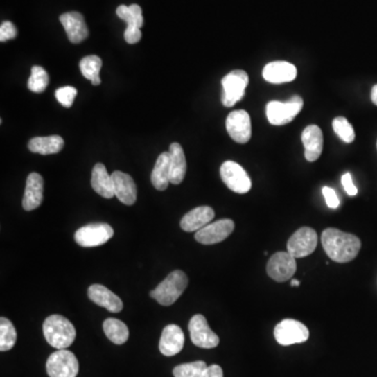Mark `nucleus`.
<instances>
[{
	"instance_id": "obj_1",
	"label": "nucleus",
	"mask_w": 377,
	"mask_h": 377,
	"mask_svg": "<svg viewBox=\"0 0 377 377\" xmlns=\"http://www.w3.org/2000/svg\"><path fill=\"white\" fill-rule=\"evenodd\" d=\"M321 240L328 257L337 263H347L356 259L362 247V243L356 235L335 227L326 229Z\"/></svg>"
},
{
	"instance_id": "obj_2",
	"label": "nucleus",
	"mask_w": 377,
	"mask_h": 377,
	"mask_svg": "<svg viewBox=\"0 0 377 377\" xmlns=\"http://www.w3.org/2000/svg\"><path fill=\"white\" fill-rule=\"evenodd\" d=\"M43 335L52 347L67 349L75 342L76 329L67 317L53 315L43 323Z\"/></svg>"
},
{
	"instance_id": "obj_3",
	"label": "nucleus",
	"mask_w": 377,
	"mask_h": 377,
	"mask_svg": "<svg viewBox=\"0 0 377 377\" xmlns=\"http://www.w3.org/2000/svg\"><path fill=\"white\" fill-rule=\"evenodd\" d=\"M188 284L186 274L182 270H174L155 290L150 296L164 306H170L178 300Z\"/></svg>"
},
{
	"instance_id": "obj_4",
	"label": "nucleus",
	"mask_w": 377,
	"mask_h": 377,
	"mask_svg": "<svg viewBox=\"0 0 377 377\" xmlns=\"http://www.w3.org/2000/svg\"><path fill=\"white\" fill-rule=\"evenodd\" d=\"M249 81V75L241 69L231 71L223 78L221 81L223 88L221 102L225 107H233L237 102L243 100Z\"/></svg>"
},
{
	"instance_id": "obj_5",
	"label": "nucleus",
	"mask_w": 377,
	"mask_h": 377,
	"mask_svg": "<svg viewBox=\"0 0 377 377\" xmlns=\"http://www.w3.org/2000/svg\"><path fill=\"white\" fill-rule=\"evenodd\" d=\"M304 102L300 96H294L286 103L272 101L266 106L268 122L274 126H282L292 122L302 110Z\"/></svg>"
},
{
	"instance_id": "obj_6",
	"label": "nucleus",
	"mask_w": 377,
	"mask_h": 377,
	"mask_svg": "<svg viewBox=\"0 0 377 377\" xmlns=\"http://www.w3.org/2000/svg\"><path fill=\"white\" fill-rule=\"evenodd\" d=\"M114 234V229L107 223H90L76 231L75 240L80 247H100L110 240Z\"/></svg>"
},
{
	"instance_id": "obj_7",
	"label": "nucleus",
	"mask_w": 377,
	"mask_h": 377,
	"mask_svg": "<svg viewBox=\"0 0 377 377\" xmlns=\"http://www.w3.org/2000/svg\"><path fill=\"white\" fill-rule=\"evenodd\" d=\"M46 371L50 377H77L79 362L73 352L58 350L51 354L47 360Z\"/></svg>"
},
{
	"instance_id": "obj_8",
	"label": "nucleus",
	"mask_w": 377,
	"mask_h": 377,
	"mask_svg": "<svg viewBox=\"0 0 377 377\" xmlns=\"http://www.w3.org/2000/svg\"><path fill=\"white\" fill-rule=\"evenodd\" d=\"M274 335L280 345L290 346L306 342L309 339V330L301 322L286 319L274 327Z\"/></svg>"
},
{
	"instance_id": "obj_9",
	"label": "nucleus",
	"mask_w": 377,
	"mask_h": 377,
	"mask_svg": "<svg viewBox=\"0 0 377 377\" xmlns=\"http://www.w3.org/2000/svg\"><path fill=\"white\" fill-rule=\"evenodd\" d=\"M220 176L227 188L235 193L245 194L251 190L252 182L249 174L235 161H225L220 167Z\"/></svg>"
},
{
	"instance_id": "obj_10",
	"label": "nucleus",
	"mask_w": 377,
	"mask_h": 377,
	"mask_svg": "<svg viewBox=\"0 0 377 377\" xmlns=\"http://www.w3.org/2000/svg\"><path fill=\"white\" fill-rule=\"evenodd\" d=\"M317 234L315 229L308 227H303L292 234L288 239V252L292 257H307L317 249Z\"/></svg>"
},
{
	"instance_id": "obj_11",
	"label": "nucleus",
	"mask_w": 377,
	"mask_h": 377,
	"mask_svg": "<svg viewBox=\"0 0 377 377\" xmlns=\"http://www.w3.org/2000/svg\"><path fill=\"white\" fill-rule=\"evenodd\" d=\"M297 270L296 258L288 252H278L268 260L266 272L276 282H286L294 277Z\"/></svg>"
},
{
	"instance_id": "obj_12",
	"label": "nucleus",
	"mask_w": 377,
	"mask_h": 377,
	"mask_svg": "<svg viewBox=\"0 0 377 377\" xmlns=\"http://www.w3.org/2000/svg\"><path fill=\"white\" fill-rule=\"evenodd\" d=\"M116 15L119 18L124 20L127 24V28L125 30L124 38L129 44H135L141 38V28L144 24V18L139 6L131 5L120 6L116 9Z\"/></svg>"
},
{
	"instance_id": "obj_13",
	"label": "nucleus",
	"mask_w": 377,
	"mask_h": 377,
	"mask_svg": "<svg viewBox=\"0 0 377 377\" xmlns=\"http://www.w3.org/2000/svg\"><path fill=\"white\" fill-rule=\"evenodd\" d=\"M188 331L192 343L198 347L212 349L218 346V335L213 333L204 315H196L190 319Z\"/></svg>"
},
{
	"instance_id": "obj_14",
	"label": "nucleus",
	"mask_w": 377,
	"mask_h": 377,
	"mask_svg": "<svg viewBox=\"0 0 377 377\" xmlns=\"http://www.w3.org/2000/svg\"><path fill=\"white\" fill-rule=\"evenodd\" d=\"M235 223L231 219H221L213 223H209L200 231H196L195 240L204 245H216L233 233Z\"/></svg>"
},
{
	"instance_id": "obj_15",
	"label": "nucleus",
	"mask_w": 377,
	"mask_h": 377,
	"mask_svg": "<svg viewBox=\"0 0 377 377\" xmlns=\"http://www.w3.org/2000/svg\"><path fill=\"white\" fill-rule=\"evenodd\" d=\"M227 133L239 144H247L252 137L251 116L245 110H235L225 121Z\"/></svg>"
},
{
	"instance_id": "obj_16",
	"label": "nucleus",
	"mask_w": 377,
	"mask_h": 377,
	"mask_svg": "<svg viewBox=\"0 0 377 377\" xmlns=\"http://www.w3.org/2000/svg\"><path fill=\"white\" fill-rule=\"evenodd\" d=\"M264 80L272 84L288 83L297 78V69L294 64L286 61H274L264 67L262 71Z\"/></svg>"
},
{
	"instance_id": "obj_17",
	"label": "nucleus",
	"mask_w": 377,
	"mask_h": 377,
	"mask_svg": "<svg viewBox=\"0 0 377 377\" xmlns=\"http://www.w3.org/2000/svg\"><path fill=\"white\" fill-rule=\"evenodd\" d=\"M114 194L118 200L127 206H132L137 202V190L134 180L128 174L114 171L112 174Z\"/></svg>"
},
{
	"instance_id": "obj_18",
	"label": "nucleus",
	"mask_w": 377,
	"mask_h": 377,
	"mask_svg": "<svg viewBox=\"0 0 377 377\" xmlns=\"http://www.w3.org/2000/svg\"><path fill=\"white\" fill-rule=\"evenodd\" d=\"M184 345V335L179 326L168 325L164 328L159 341V351L166 356H173L182 351Z\"/></svg>"
},
{
	"instance_id": "obj_19",
	"label": "nucleus",
	"mask_w": 377,
	"mask_h": 377,
	"mask_svg": "<svg viewBox=\"0 0 377 377\" xmlns=\"http://www.w3.org/2000/svg\"><path fill=\"white\" fill-rule=\"evenodd\" d=\"M60 22L65 28L71 43H81L88 37V28L82 14L69 12L60 16Z\"/></svg>"
},
{
	"instance_id": "obj_20",
	"label": "nucleus",
	"mask_w": 377,
	"mask_h": 377,
	"mask_svg": "<svg viewBox=\"0 0 377 377\" xmlns=\"http://www.w3.org/2000/svg\"><path fill=\"white\" fill-rule=\"evenodd\" d=\"M88 297L92 302L107 309L110 313H120L122 310V300L116 294L101 284H94L88 288Z\"/></svg>"
},
{
	"instance_id": "obj_21",
	"label": "nucleus",
	"mask_w": 377,
	"mask_h": 377,
	"mask_svg": "<svg viewBox=\"0 0 377 377\" xmlns=\"http://www.w3.org/2000/svg\"><path fill=\"white\" fill-rule=\"evenodd\" d=\"M302 141L305 148V159L313 163L321 157L323 151V133L317 125H309L302 133Z\"/></svg>"
},
{
	"instance_id": "obj_22",
	"label": "nucleus",
	"mask_w": 377,
	"mask_h": 377,
	"mask_svg": "<svg viewBox=\"0 0 377 377\" xmlns=\"http://www.w3.org/2000/svg\"><path fill=\"white\" fill-rule=\"evenodd\" d=\"M214 217L215 212L211 207H198L182 217L180 220V227L188 233L198 231L208 225Z\"/></svg>"
},
{
	"instance_id": "obj_23",
	"label": "nucleus",
	"mask_w": 377,
	"mask_h": 377,
	"mask_svg": "<svg viewBox=\"0 0 377 377\" xmlns=\"http://www.w3.org/2000/svg\"><path fill=\"white\" fill-rule=\"evenodd\" d=\"M43 188H44V182L40 174L30 173L28 176L24 200H22V207L24 210H35L42 204Z\"/></svg>"
},
{
	"instance_id": "obj_24",
	"label": "nucleus",
	"mask_w": 377,
	"mask_h": 377,
	"mask_svg": "<svg viewBox=\"0 0 377 377\" xmlns=\"http://www.w3.org/2000/svg\"><path fill=\"white\" fill-rule=\"evenodd\" d=\"M91 186L94 191L104 198H112L114 194V182L103 164H97L92 169Z\"/></svg>"
},
{
	"instance_id": "obj_25",
	"label": "nucleus",
	"mask_w": 377,
	"mask_h": 377,
	"mask_svg": "<svg viewBox=\"0 0 377 377\" xmlns=\"http://www.w3.org/2000/svg\"><path fill=\"white\" fill-rule=\"evenodd\" d=\"M170 182L173 184H182L186 176V161L184 149L178 143L170 145Z\"/></svg>"
},
{
	"instance_id": "obj_26",
	"label": "nucleus",
	"mask_w": 377,
	"mask_h": 377,
	"mask_svg": "<svg viewBox=\"0 0 377 377\" xmlns=\"http://www.w3.org/2000/svg\"><path fill=\"white\" fill-rule=\"evenodd\" d=\"M64 147V139L60 135L34 137L28 141V149L33 153L49 155L59 153Z\"/></svg>"
},
{
	"instance_id": "obj_27",
	"label": "nucleus",
	"mask_w": 377,
	"mask_h": 377,
	"mask_svg": "<svg viewBox=\"0 0 377 377\" xmlns=\"http://www.w3.org/2000/svg\"><path fill=\"white\" fill-rule=\"evenodd\" d=\"M151 182L159 191H164L168 188L170 182V153H161L155 163L153 168L152 174H151Z\"/></svg>"
},
{
	"instance_id": "obj_28",
	"label": "nucleus",
	"mask_w": 377,
	"mask_h": 377,
	"mask_svg": "<svg viewBox=\"0 0 377 377\" xmlns=\"http://www.w3.org/2000/svg\"><path fill=\"white\" fill-rule=\"evenodd\" d=\"M103 330L106 337L116 345H122L128 340V327L120 319H112V317L105 319L103 323Z\"/></svg>"
},
{
	"instance_id": "obj_29",
	"label": "nucleus",
	"mask_w": 377,
	"mask_h": 377,
	"mask_svg": "<svg viewBox=\"0 0 377 377\" xmlns=\"http://www.w3.org/2000/svg\"><path fill=\"white\" fill-rule=\"evenodd\" d=\"M102 69V60L98 56H87L84 57L80 61V69H81L82 75L86 79L91 81L92 85L98 86L101 84L100 79V71Z\"/></svg>"
},
{
	"instance_id": "obj_30",
	"label": "nucleus",
	"mask_w": 377,
	"mask_h": 377,
	"mask_svg": "<svg viewBox=\"0 0 377 377\" xmlns=\"http://www.w3.org/2000/svg\"><path fill=\"white\" fill-rule=\"evenodd\" d=\"M17 341V333L15 327L11 321L1 317L0 319V350L1 351H9L15 346Z\"/></svg>"
},
{
	"instance_id": "obj_31",
	"label": "nucleus",
	"mask_w": 377,
	"mask_h": 377,
	"mask_svg": "<svg viewBox=\"0 0 377 377\" xmlns=\"http://www.w3.org/2000/svg\"><path fill=\"white\" fill-rule=\"evenodd\" d=\"M206 362L202 360L178 365L173 369L174 377H202L206 369Z\"/></svg>"
},
{
	"instance_id": "obj_32",
	"label": "nucleus",
	"mask_w": 377,
	"mask_h": 377,
	"mask_svg": "<svg viewBox=\"0 0 377 377\" xmlns=\"http://www.w3.org/2000/svg\"><path fill=\"white\" fill-rule=\"evenodd\" d=\"M49 81H50L49 75L43 67H33L32 73L28 82V89L36 94H41L46 89Z\"/></svg>"
},
{
	"instance_id": "obj_33",
	"label": "nucleus",
	"mask_w": 377,
	"mask_h": 377,
	"mask_svg": "<svg viewBox=\"0 0 377 377\" xmlns=\"http://www.w3.org/2000/svg\"><path fill=\"white\" fill-rule=\"evenodd\" d=\"M333 127L337 137L347 144H350L356 139L353 127L348 122L347 119L344 118V116H337L333 120Z\"/></svg>"
},
{
	"instance_id": "obj_34",
	"label": "nucleus",
	"mask_w": 377,
	"mask_h": 377,
	"mask_svg": "<svg viewBox=\"0 0 377 377\" xmlns=\"http://www.w3.org/2000/svg\"><path fill=\"white\" fill-rule=\"evenodd\" d=\"M56 99L65 108H71L77 97L78 91L73 86H64L56 90Z\"/></svg>"
},
{
	"instance_id": "obj_35",
	"label": "nucleus",
	"mask_w": 377,
	"mask_h": 377,
	"mask_svg": "<svg viewBox=\"0 0 377 377\" xmlns=\"http://www.w3.org/2000/svg\"><path fill=\"white\" fill-rule=\"evenodd\" d=\"M17 36V30L15 26L12 22L5 21L0 26V41L6 42V41L11 40Z\"/></svg>"
},
{
	"instance_id": "obj_36",
	"label": "nucleus",
	"mask_w": 377,
	"mask_h": 377,
	"mask_svg": "<svg viewBox=\"0 0 377 377\" xmlns=\"http://www.w3.org/2000/svg\"><path fill=\"white\" fill-rule=\"evenodd\" d=\"M323 195L325 198L326 204L330 209H337L340 207V198L337 196V192L333 188L329 186H324Z\"/></svg>"
},
{
	"instance_id": "obj_37",
	"label": "nucleus",
	"mask_w": 377,
	"mask_h": 377,
	"mask_svg": "<svg viewBox=\"0 0 377 377\" xmlns=\"http://www.w3.org/2000/svg\"><path fill=\"white\" fill-rule=\"evenodd\" d=\"M342 184L345 188L346 193L349 196H356L358 194V188L354 186L352 180L351 174L345 173L342 176Z\"/></svg>"
},
{
	"instance_id": "obj_38",
	"label": "nucleus",
	"mask_w": 377,
	"mask_h": 377,
	"mask_svg": "<svg viewBox=\"0 0 377 377\" xmlns=\"http://www.w3.org/2000/svg\"><path fill=\"white\" fill-rule=\"evenodd\" d=\"M202 377H223V371L218 365H211L204 371Z\"/></svg>"
},
{
	"instance_id": "obj_39",
	"label": "nucleus",
	"mask_w": 377,
	"mask_h": 377,
	"mask_svg": "<svg viewBox=\"0 0 377 377\" xmlns=\"http://www.w3.org/2000/svg\"><path fill=\"white\" fill-rule=\"evenodd\" d=\"M371 100H372L373 104L377 106V84L373 86L372 91H371Z\"/></svg>"
},
{
	"instance_id": "obj_40",
	"label": "nucleus",
	"mask_w": 377,
	"mask_h": 377,
	"mask_svg": "<svg viewBox=\"0 0 377 377\" xmlns=\"http://www.w3.org/2000/svg\"><path fill=\"white\" fill-rule=\"evenodd\" d=\"M300 281L296 280V279H292V282H290V286H292V288H299V286H300Z\"/></svg>"
}]
</instances>
